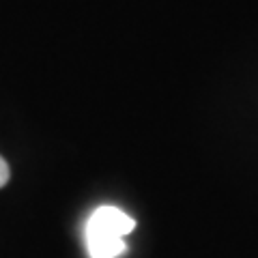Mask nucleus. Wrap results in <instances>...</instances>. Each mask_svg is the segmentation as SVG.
Returning a JSON list of instances; mask_svg holds the SVG:
<instances>
[{"label": "nucleus", "mask_w": 258, "mask_h": 258, "mask_svg": "<svg viewBox=\"0 0 258 258\" xmlns=\"http://www.w3.org/2000/svg\"><path fill=\"white\" fill-rule=\"evenodd\" d=\"M136 228L134 217L116 207H99L86 224V247L91 258H118L127 249L125 237Z\"/></svg>", "instance_id": "f257e3e1"}, {"label": "nucleus", "mask_w": 258, "mask_h": 258, "mask_svg": "<svg viewBox=\"0 0 258 258\" xmlns=\"http://www.w3.org/2000/svg\"><path fill=\"white\" fill-rule=\"evenodd\" d=\"M9 166H7V161L5 157H0V187H5L7 181H9Z\"/></svg>", "instance_id": "f03ea898"}]
</instances>
